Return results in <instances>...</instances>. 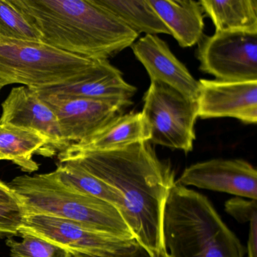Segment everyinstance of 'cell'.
Returning <instances> with one entry per match:
<instances>
[{
	"instance_id": "obj_25",
	"label": "cell",
	"mask_w": 257,
	"mask_h": 257,
	"mask_svg": "<svg viewBox=\"0 0 257 257\" xmlns=\"http://www.w3.org/2000/svg\"><path fill=\"white\" fill-rule=\"evenodd\" d=\"M72 257H151V255L142 246L137 243L136 240H135L128 246L106 255H90L82 253H73L72 254Z\"/></svg>"
},
{
	"instance_id": "obj_9",
	"label": "cell",
	"mask_w": 257,
	"mask_h": 257,
	"mask_svg": "<svg viewBox=\"0 0 257 257\" xmlns=\"http://www.w3.org/2000/svg\"><path fill=\"white\" fill-rule=\"evenodd\" d=\"M176 183L256 201V169L243 159H216L193 164Z\"/></svg>"
},
{
	"instance_id": "obj_12",
	"label": "cell",
	"mask_w": 257,
	"mask_h": 257,
	"mask_svg": "<svg viewBox=\"0 0 257 257\" xmlns=\"http://www.w3.org/2000/svg\"><path fill=\"white\" fill-rule=\"evenodd\" d=\"M137 91L136 87L126 82L121 71L108 60H99L88 73L81 77L37 91L62 97L100 100L126 108L133 103L132 99Z\"/></svg>"
},
{
	"instance_id": "obj_26",
	"label": "cell",
	"mask_w": 257,
	"mask_h": 257,
	"mask_svg": "<svg viewBox=\"0 0 257 257\" xmlns=\"http://www.w3.org/2000/svg\"><path fill=\"white\" fill-rule=\"evenodd\" d=\"M248 223L249 234L246 253L247 257H257V214L254 215Z\"/></svg>"
},
{
	"instance_id": "obj_22",
	"label": "cell",
	"mask_w": 257,
	"mask_h": 257,
	"mask_svg": "<svg viewBox=\"0 0 257 257\" xmlns=\"http://www.w3.org/2000/svg\"><path fill=\"white\" fill-rule=\"evenodd\" d=\"M22 236V241L7 239L11 257H72L71 252L49 240L31 234Z\"/></svg>"
},
{
	"instance_id": "obj_18",
	"label": "cell",
	"mask_w": 257,
	"mask_h": 257,
	"mask_svg": "<svg viewBox=\"0 0 257 257\" xmlns=\"http://www.w3.org/2000/svg\"><path fill=\"white\" fill-rule=\"evenodd\" d=\"M216 32L257 34V0H201Z\"/></svg>"
},
{
	"instance_id": "obj_10",
	"label": "cell",
	"mask_w": 257,
	"mask_h": 257,
	"mask_svg": "<svg viewBox=\"0 0 257 257\" xmlns=\"http://www.w3.org/2000/svg\"><path fill=\"white\" fill-rule=\"evenodd\" d=\"M36 91L55 112L63 138L70 145L89 138L121 115L124 109L108 102Z\"/></svg>"
},
{
	"instance_id": "obj_1",
	"label": "cell",
	"mask_w": 257,
	"mask_h": 257,
	"mask_svg": "<svg viewBox=\"0 0 257 257\" xmlns=\"http://www.w3.org/2000/svg\"><path fill=\"white\" fill-rule=\"evenodd\" d=\"M58 158L59 163L74 162L112 187L121 198L120 213L137 243L151 257L167 256L164 210L175 174L169 163L159 159L150 141L100 151L66 149Z\"/></svg>"
},
{
	"instance_id": "obj_11",
	"label": "cell",
	"mask_w": 257,
	"mask_h": 257,
	"mask_svg": "<svg viewBox=\"0 0 257 257\" xmlns=\"http://www.w3.org/2000/svg\"><path fill=\"white\" fill-rule=\"evenodd\" d=\"M197 99L203 119L234 118L245 124L257 121V81L225 82L201 79Z\"/></svg>"
},
{
	"instance_id": "obj_17",
	"label": "cell",
	"mask_w": 257,
	"mask_h": 257,
	"mask_svg": "<svg viewBox=\"0 0 257 257\" xmlns=\"http://www.w3.org/2000/svg\"><path fill=\"white\" fill-rule=\"evenodd\" d=\"M56 153L47 138L39 132L12 124H0V161H10L22 171L32 173L40 168L34 161V155L52 157Z\"/></svg>"
},
{
	"instance_id": "obj_16",
	"label": "cell",
	"mask_w": 257,
	"mask_h": 257,
	"mask_svg": "<svg viewBox=\"0 0 257 257\" xmlns=\"http://www.w3.org/2000/svg\"><path fill=\"white\" fill-rule=\"evenodd\" d=\"M171 35L182 48L192 47L204 37L203 10L194 0H149Z\"/></svg>"
},
{
	"instance_id": "obj_27",
	"label": "cell",
	"mask_w": 257,
	"mask_h": 257,
	"mask_svg": "<svg viewBox=\"0 0 257 257\" xmlns=\"http://www.w3.org/2000/svg\"><path fill=\"white\" fill-rule=\"evenodd\" d=\"M0 204H21L17 195L8 184L3 181H0Z\"/></svg>"
},
{
	"instance_id": "obj_28",
	"label": "cell",
	"mask_w": 257,
	"mask_h": 257,
	"mask_svg": "<svg viewBox=\"0 0 257 257\" xmlns=\"http://www.w3.org/2000/svg\"><path fill=\"white\" fill-rule=\"evenodd\" d=\"M8 82L5 80V79H3V78L0 77V91L4 88V87L8 85Z\"/></svg>"
},
{
	"instance_id": "obj_6",
	"label": "cell",
	"mask_w": 257,
	"mask_h": 257,
	"mask_svg": "<svg viewBox=\"0 0 257 257\" xmlns=\"http://www.w3.org/2000/svg\"><path fill=\"white\" fill-rule=\"evenodd\" d=\"M143 115L150 127V142L189 153L195 140L197 101L153 81L144 94Z\"/></svg>"
},
{
	"instance_id": "obj_20",
	"label": "cell",
	"mask_w": 257,
	"mask_h": 257,
	"mask_svg": "<svg viewBox=\"0 0 257 257\" xmlns=\"http://www.w3.org/2000/svg\"><path fill=\"white\" fill-rule=\"evenodd\" d=\"M52 174L67 189L103 200L115 206L120 211L121 198L116 192L77 164L72 162L59 163Z\"/></svg>"
},
{
	"instance_id": "obj_13",
	"label": "cell",
	"mask_w": 257,
	"mask_h": 257,
	"mask_svg": "<svg viewBox=\"0 0 257 257\" xmlns=\"http://www.w3.org/2000/svg\"><path fill=\"white\" fill-rule=\"evenodd\" d=\"M0 124H9L36 131L46 137L55 151L70 146L64 139L56 115L39 97L35 90L26 86L13 88L2 104Z\"/></svg>"
},
{
	"instance_id": "obj_14",
	"label": "cell",
	"mask_w": 257,
	"mask_h": 257,
	"mask_svg": "<svg viewBox=\"0 0 257 257\" xmlns=\"http://www.w3.org/2000/svg\"><path fill=\"white\" fill-rule=\"evenodd\" d=\"M132 49L135 57L145 67L151 82L165 84L187 98L197 101L199 82L176 58L164 40L157 36L146 35L135 42Z\"/></svg>"
},
{
	"instance_id": "obj_7",
	"label": "cell",
	"mask_w": 257,
	"mask_h": 257,
	"mask_svg": "<svg viewBox=\"0 0 257 257\" xmlns=\"http://www.w3.org/2000/svg\"><path fill=\"white\" fill-rule=\"evenodd\" d=\"M198 44L201 71L225 82L257 81V34L215 32Z\"/></svg>"
},
{
	"instance_id": "obj_3",
	"label": "cell",
	"mask_w": 257,
	"mask_h": 257,
	"mask_svg": "<svg viewBox=\"0 0 257 257\" xmlns=\"http://www.w3.org/2000/svg\"><path fill=\"white\" fill-rule=\"evenodd\" d=\"M168 257H244V246L211 201L180 185L168 194L163 216Z\"/></svg>"
},
{
	"instance_id": "obj_23",
	"label": "cell",
	"mask_w": 257,
	"mask_h": 257,
	"mask_svg": "<svg viewBox=\"0 0 257 257\" xmlns=\"http://www.w3.org/2000/svg\"><path fill=\"white\" fill-rule=\"evenodd\" d=\"M25 215L21 204H0V237L19 235Z\"/></svg>"
},
{
	"instance_id": "obj_8",
	"label": "cell",
	"mask_w": 257,
	"mask_h": 257,
	"mask_svg": "<svg viewBox=\"0 0 257 257\" xmlns=\"http://www.w3.org/2000/svg\"><path fill=\"white\" fill-rule=\"evenodd\" d=\"M19 234H31L73 253L103 255L135 241L125 240L69 219L43 214H25Z\"/></svg>"
},
{
	"instance_id": "obj_15",
	"label": "cell",
	"mask_w": 257,
	"mask_h": 257,
	"mask_svg": "<svg viewBox=\"0 0 257 257\" xmlns=\"http://www.w3.org/2000/svg\"><path fill=\"white\" fill-rule=\"evenodd\" d=\"M150 127L142 112H129L118 115L89 138L71 144L67 149L74 151L115 150L150 141Z\"/></svg>"
},
{
	"instance_id": "obj_19",
	"label": "cell",
	"mask_w": 257,
	"mask_h": 257,
	"mask_svg": "<svg viewBox=\"0 0 257 257\" xmlns=\"http://www.w3.org/2000/svg\"><path fill=\"white\" fill-rule=\"evenodd\" d=\"M138 34H168L169 30L161 20L149 0H93Z\"/></svg>"
},
{
	"instance_id": "obj_4",
	"label": "cell",
	"mask_w": 257,
	"mask_h": 257,
	"mask_svg": "<svg viewBox=\"0 0 257 257\" xmlns=\"http://www.w3.org/2000/svg\"><path fill=\"white\" fill-rule=\"evenodd\" d=\"M8 186L15 192L25 214H43L74 221L90 228L133 240L119 210L112 204L70 190L52 172L22 175Z\"/></svg>"
},
{
	"instance_id": "obj_21",
	"label": "cell",
	"mask_w": 257,
	"mask_h": 257,
	"mask_svg": "<svg viewBox=\"0 0 257 257\" xmlns=\"http://www.w3.org/2000/svg\"><path fill=\"white\" fill-rule=\"evenodd\" d=\"M0 38L41 42V35L31 25L13 0H0Z\"/></svg>"
},
{
	"instance_id": "obj_2",
	"label": "cell",
	"mask_w": 257,
	"mask_h": 257,
	"mask_svg": "<svg viewBox=\"0 0 257 257\" xmlns=\"http://www.w3.org/2000/svg\"><path fill=\"white\" fill-rule=\"evenodd\" d=\"M41 35V42L93 60H108L139 34L93 0H13Z\"/></svg>"
},
{
	"instance_id": "obj_5",
	"label": "cell",
	"mask_w": 257,
	"mask_h": 257,
	"mask_svg": "<svg viewBox=\"0 0 257 257\" xmlns=\"http://www.w3.org/2000/svg\"><path fill=\"white\" fill-rule=\"evenodd\" d=\"M98 61L43 42L0 38V77L9 85L22 84L35 91L58 86L86 74Z\"/></svg>"
},
{
	"instance_id": "obj_24",
	"label": "cell",
	"mask_w": 257,
	"mask_h": 257,
	"mask_svg": "<svg viewBox=\"0 0 257 257\" xmlns=\"http://www.w3.org/2000/svg\"><path fill=\"white\" fill-rule=\"evenodd\" d=\"M225 210L237 222H249L252 216L257 214L256 201L234 197L225 202Z\"/></svg>"
}]
</instances>
